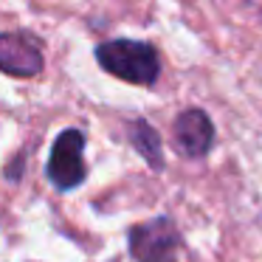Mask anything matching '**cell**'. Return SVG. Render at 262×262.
Listing matches in <instances>:
<instances>
[{
    "label": "cell",
    "instance_id": "1",
    "mask_svg": "<svg viewBox=\"0 0 262 262\" xmlns=\"http://www.w3.org/2000/svg\"><path fill=\"white\" fill-rule=\"evenodd\" d=\"M96 59L107 74L133 85H152L158 79V54L152 46L138 40H110L96 48Z\"/></svg>",
    "mask_w": 262,
    "mask_h": 262
},
{
    "label": "cell",
    "instance_id": "2",
    "mask_svg": "<svg viewBox=\"0 0 262 262\" xmlns=\"http://www.w3.org/2000/svg\"><path fill=\"white\" fill-rule=\"evenodd\" d=\"M178 245V228L169 217H155L130 231V254L136 262H175Z\"/></svg>",
    "mask_w": 262,
    "mask_h": 262
},
{
    "label": "cell",
    "instance_id": "3",
    "mask_svg": "<svg viewBox=\"0 0 262 262\" xmlns=\"http://www.w3.org/2000/svg\"><path fill=\"white\" fill-rule=\"evenodd\" d=\"M82 152H85V136L79 130H65L57 136L51 147V158H48V181L57 189L68 192L85 181L88 169Z\"/></svg>",
    "mask_w": 262,
    "mask_h": 262
},
{
    "label": "cell",
    "instance_id": "4",
    "mask_svg": "<svg viewBox=\"0 0 262 262\" xmlns=\"http://www.w3.org/2000/svg\"><path fill=\"white\" fill-rule=\"evenodd\" d=\"M0 71L9 76H37L42 51L29 34H0Z\"/></svg>",
    "mask_w": 262,
    "mask_h": 262
},
{
    "label": "cell",
    "instance_id": "5",
    "mask_svg": "<svg viewBox=\"0 0 262 262\" xmlns=\"http://www.w3.org/2000/svg\"><path fill=\"white\" fill-rule=\"evenodd\" d=\"M214 127L203 110H186L175 121V149L186 158H200L211 149Z\"/></svg>",
    "mask_w": 262,
    "mask_h": 262
},
{
    "label": "cell",
    "instance_id": "6",
    "mask_svg": "<svg viewBox=\"0 0 262 262\" xmlns=\"http://www.w3.org/2000/svg\"><path fill=\"white\" fill-rule=\"evenodd\" d=\"M127 136H130V144L144 155V161H147L152 169H164L161 138H158V133H155L152 127L147 124V121H133V124L127 127Z\"/></svg>",
    "mask_w": 262,
    "mask_h": 262
}]
</instances>
